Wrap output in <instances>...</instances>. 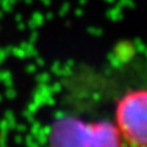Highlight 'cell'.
Listing matches in <instances>:
<instances>
[{"mask_svg": "<svg viewBox=\"0 0 147 147\" xmlns=\"http://www.w3.org/2000/svg\"><path fill=\"white\" fill-rule=\"evenodd\" d=\"M49 147H126L117 125L110 121H84L72 117L57 119L48 134Z\"/></svg>", "mask_w": 147, "mask_h": 147, "instance_id": "obj_1", "label": "cell"}, {"mask_svg": "<svg viewBox=\"0 0 147 147\" xmlns=\"http://www.w3.org/2000/svg\"><path fill=\"white\" fill-rule=\"evenodd\" d=\"M114 124L127 146L147 147V88L129 91L118 100Z\"/></svg>", "mask_w": 147, "mask_h": 147, "instance_id": "obj_2", "label": "cell"}, {"mask_svg": "<svg viewBox=\"0 0 147 147\" xmlns=\"http://www.w3.org/2000/svg\"><path fill=\"white\" fill-rule=\"evenodd\" d=\"M0 140H1V137H0Z\"/></svg>", "mask_w": 147, "mask_h": 147, "instance_id": "obj_3", "label": "cell"}]
</instances>
